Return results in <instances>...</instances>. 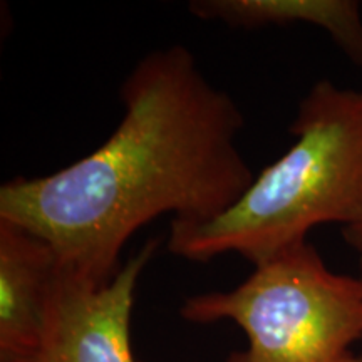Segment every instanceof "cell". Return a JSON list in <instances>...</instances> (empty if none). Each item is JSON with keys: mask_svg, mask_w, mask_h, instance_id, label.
Wrapping results in <instances>:
<instances>
[{"mask_svg": "<svg viewBox=\"0 0 362 362\" xmlns=\"http://www.w3.org/2000/svg\"><path fill=\"white\" fill-rule=\"evenodd\" d=\"M180 315L192 324H237L247 347L226 362H351L362 341V279L330 270L302 242L253 267L230 291L188 297Z\"/></svg>", "mask_w": 362, "mask_h": 362, "instance_id": "obj_3", "label": "cell"}, {"mask_svg": "<svg viewBox=\"0 0 362 362\" xmlns=\"http://www.w3.org/2000/svg\"><path fill=\"white\" fill-rule=\"evenodd\" d=\"M351 362H362V354H354V356H352Z\"/></svg>", "mask_w": 362, "mask_h": 362, "instance_id": "obj_8", "label": "cell"}, {"mask_svg": "<svg viewBox=\"0 0 362 362\" xmlns=\"http://www.w3.org/2000/svg\"><path fill=\"white\" fill-rule=\"evenodd\" d=\"M57 262L44 238L0 220V362H19L33 351Z\"/></svg>", "mask_w": 362, "mask_h": 362, "instance_id": "obj_5", "label": "cell"}, {"mask_svg": "<svg viewBox=\"0 0 362 362\" xmlns=\"http://www.w3.org/2000/svg\"><path fill=\"white\" fill-rule=\"evenodd\" d=\"M342 237L352 250H356L362 255V218L349 226H344Z\"/></svg>", "mask_w": 362, "mask_h": 362, "instance_id": "obj_7", "label": "cell"}, {"mask_svg": "<svg viewBox=\"0 0 362 362\" xmlns=\"http://www.w3.org/2000/svg\"><path fill=\"white\" fill-rule=\"evenodd\" d=\"M158 248L160 238H149L106 285L57 262L39 337L19 362H141L131 344V315L136 287Z\"/></svg>", "mask_w": 362, "mask_h": 362, "instance_id": "obj_4", "label": "cell"}, {"mask_svg": "<svg viewBox=\"0 0 362 362\" xmlns=\"http://www.w3.org/2000/svg\"><path fill=\"white\" fill-rule=\"evenodd\" d=\"M192 16L237 29L310 24L332 37L352 62L362 67V13L354 0H193Z\"/></svg>", "mask_w": 362, "mask_h": 362, "instance_id": "obj_6", "label": "cell"}, {"mask_svg": "<svg viewBox=\"0 0 362 362\" xmlns=\"http://www.w3.org/2000/svg\"><path fill=\"white\" fill-rule=\"evenodd\" d=\"M124 112L98 149L56 173L0 187V220L44 238L90 284L121 270L126 242L160 215L206 221L255 178L237 146L243 112L185 45L139 59L119 89Z\"/></svg>", "mask_w": 362, "mask_h": 362, "instance_id": "obj_1", "label": "cell"}, {"mask_svg": "<svg viewBox=\"0 0 362 362\" xmlns=\"http://www.w3.org/2000/svg\"><path fill=\"white\" fill-rule=\"evenodd\" d=\"M288 133L292 146L228 210L206 221L171 220V255L208 264L237 253L255 267L307 242L315 226L362 218V90L319 81Z\"/></svg>", "mask_w": 362, "mask_h": 362, "instance_id": "obj_2", "label": "cell"}]
</instances>
